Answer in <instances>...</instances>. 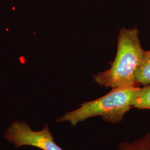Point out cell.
Listing matches in <instances>:
<instances>
[{"mask_svg": "<svg viewBox=\"0 0 150 150\" xmlns=\"http://www.w3.org/2000/svg\"><path fill=\"white\" fill-rule=\"evenodd\" d=\"M117 150H150V133H146L139 139L132 142L120 143Z\"/></svg>", "mask_w": 150, "mask_h": 150, "instance_id": "5", "label": "cell"}, {"mask_svg": "<svg viewBox=\"0 0 150 150\" xmlns=\"http://www.w3.org/2000/svg\"><path fill=\"white\" fill-rule=\"evenodd\" d=\"M143 51L139 30L121 28L118 35L117 54L111 67L95 75L93 80L100 86L112 88L139 85L136 82V74Z\"/></svg>", "mask_w": 150, "mask_h": 150, "instance_id": "1", "label": "cell"}, {"mask_svg": "<svg viewBox=\"0 0 150 150\" xmlns=\"http://www.w3.org/2000/svg\"><path fill=\"white\" fill-rule=\"evenodd\" d=\"M140 88L139 85L113 88L109 93L96 100L83 102L79 108L65 113L56 121L69 122L75 127L88 118L101 116L107 123H120L132 107V102Z\"/></svg>", "mask_w": 150, "mask_h": 150, "instance_id": "2", "label": "cell"}, {"mask_svg": "<svg viewBox=\"0 0 150 150\" xmlns=\"http://www.w3.org/2000/svg\"><path fill=\"white\" fill-rule=\"evenodd\" d=\"M136 82L139 85H150V50H144L136 74Z\"/></svg>", "mask_w": 150, "mask_h": 150, "instance_id": "4", "label": "cell"}, {"mask_svg": "<svg viewBox=\"0 0 150 150\" xmlns=\"http://www.w3.org/2000/svg\"><path fill=\"white\" fill-rule=\"evenodd\" d=\"M132 107L150 110V85L140 88L132 102Z\"/></svg>", "mask_w": 150, "mask_h": 150, "instance_id": "6", "label": "cell"}, {"mask_svg": "<svg viewBox=\"0 0 150 150\" xmlns=\"http://www.w3.org/2000/svg\"><path fill=\"white\" fill-rule=\"evenodd\" d=\"M4 138L16 148L30 146L42 150H64L54 141L47 124L41 130L35 131L26 122L16 121L8 128Z\"/></svg>", "mask_w": 150, "mask_h": 150, "instance_id": "3", "label": "cell"}]
</instances>
